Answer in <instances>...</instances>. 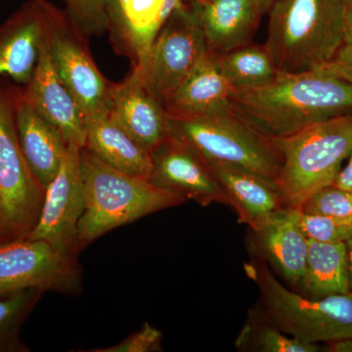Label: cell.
<instances>
[{
  "instance_id": "1",
  "label": "cell",
  "mask_w": 352,
  "mask_h": 352,
  "mask_svg": "<svg viewBox=\"0 0 352 352\" xmlns=\"http://www.w3.org/2000/svg\"><path fill=\"white\" fill-rule=\"evenodd\" d=\"M233 107L270 138L352 113V85L323 67L281 73L263 87L235 90Z\"/></svg>"
},
{
  "instance_id": "2",
  "label": "cell",
  "mask_w": 352,
  "mask_h": 352,
  "mask_svg": "<svg viewBox=\"0 0 352 352\" xmlns=\"http://www.w3.org/2000/svg\"><path fill=\"white\" fill-rule=\"evenodd\" d=\"M264 44L281 73L323 68L346 36L344 0H277Z\"/></svg>"
},
{
  "instance_id": "3",
  "label": "cell",
  "mask_w": 352,
  "mask_h": 352,
  "mask_svg": "<svg viewBox=\"0 0 352 352\" xmlns=\"http://www.w3.org/2000/svg\"><path fill=\"white\" fill-rule=\"evenodd\" d=\"M80 166L85 207L78 224L80 252L118 227L187 201L147 178L116 170L85 148L80 150Z\"/></svg>"
},
{
  "instance_id": "4",
  "label": "cell",
  "mask_w": 352,
  "mask_h": 352,
  "mask_svg": "<svg viewBox=\"0 0 352 352\" xmlns=\"http://www.w3.org/2000/svg\"><path fill=\"white\" fill-rule=\"evenodd\" d=\"M170 134L204 160L233 164L276 182L282 155L270 138L234 109L200 117L168 113Z\"/></svg>"
},
{
  "instance_id": "5",
  "label": "cell",
  "mask_w": 352,
  "mask_h": 352,
  "mask_svg": "<svg viewBox=\"0 0 352 352\" xmlns=\"http://www.w3.org/2000/svg\"><path fill=\"white\" fill-rule=\"evenodd\" d=\"M282 166L276 182L285 207L300 208L317 190L333 184L352 152V113L278 138Z\"/></svg>"
},
{
  "instance_id": "6",
  "label": "cell",
  "mask_w": 352,
  "mask_h": 352,
  "mask_svg": "<svg viewBox=\"0 0 352 352\" xmlns=\"http://www.w3.org/2000/svg\"><path fill=\"white\" fill-rule=\"evenodd\" d=\"M245 268L261 291L264 316L282 332L310 344L352 338V292L308 300L289 291L265 264Z\"/></svg>"
},
{
  "instance_id": "7",
  "label": "cell",
  "mask_w": 352,
  "mask_h": 352,
  "mask_svg": "<svg viewBox=\"0 0 352 352\" xmlns=\"http://www.w3.org/2000/svg\"><path fill=\"white\" fill-rule=\"evenodd\" d=\"M19 92L0 85V226L4 243L28 239L41 214L45 188L32 175L18 138Z\"/></svg>"
},
{
  "instance_id": "8",
  "label": "cell",
  "mask_w": 352,
  "mask_h": 352,
  "mask_svg": "<svg viewBox=\"0 0 352 352\" xmlns=\"http://www.w3.org/2000/svg\"><path fill=\"white\" fill-rule=\"evenodd\" d=\"M208 52L203 32L184 2L164 23L143 64L132 69L164 106Z\"/></svg>"
},
{
  "instance_id": "9",
  "label": "cell",
  "mask_w": 352,
  "mask_h": 352,
  "mask_svg": "<svg viewBox=\"0 0 352 352\" xmlns=\"http://www.w3.org/2000/svg\"><path fill=\"white\" fill-rule=\"evenodd\" d=\"M39 289L76 295L82 289L78 258L45 241L23 239L0 245V294Z\"/></svg>"
},
{
  "instance_id": "10",
  "label": "cell",
  "mask_w": 352,
  "mask_h": 352,
  "mask_svg": "<svg viewBox=\"0 0 352 352\" xmlns=\"http://www.w3.org/2000/svg\"><path fill=\"white\" fill-rule=\"evenodd\" d=\"M80 150V146L68 144L59 171L45 188L38 223L29 236L74 258L80 254L78 224L85 207Z\"/></svg>"
},
{
  "instance_id": "11",
  "label": "cell",
  "mask_w": 352,
  "mask_h": 352,
  "mask_svg": "<svg viewBox=\"0 0 352 352\" xmlns=\"http://www.w3.org/2000/svg\"><path fill=\"white\" fill-rule=\"evenodd\" d=\"M66 15L48 0H28L0 24V78L27 85Z\"/></svg>"
},
{
  "instance_id": "12",
  "label": "cell",
  "mask_w": 352,
  "mask_h": 352,
  "mask_svg": "<svg viewBox=\"0 0 352 352\" xmlns=\"http://www.w3.org/2000/svg\"><path fill=\"white\" fill-rule=\"evenodd\" d=\"M85 38L65 15L51 36L50 51L58 75L87 120L110 113L112 82L97 68Z\"/></svg>"
},
{
  "instance_id": "13",
  "label": "cell",
  "mask_w": 352,
  "mask_h": 352,
  "mask_svg": "<svg viewBox=\"0 0 352 352\" xmlns=\"http://www.w3.org/2000/svg\"><path fill=\"white\" fill-rule=\"evenodd\" d=\"M148 180L203 207L212 203L228 205L226 194L208 164L189 146L173 136L151 153Z\"/></svg>"
},
{
  "instance_id": "14",
  "label": "cell",
  "mask_w": 352,
  "mask_h": 352,
  "mask_svg": "<svg viewBox=\"0 0 352 352\" xmlns=\"http://www.w3.org/2000/svg\"><path fill=\"white\" fill-rule=\"evenodd\" d=\"M111 119L150 154L170 138L168 113L135 69L111 87Z\"/></svg>"
},
{
  "instance_id": "15",
  "label": "cell",
  "mask_w": 352,
  "mask_h": 352,
  "mask_svg": "<svg viewBox=\"0 0 352 352\" xmlns=\"http://www.w3.org/2000/svg\"><path fill=\"white\" fill-rule=\"evenodd\" d=\"M182 0H107L108 31L116 50L131 59L132 68L144 62L153 41Z\"/></svg>"
},
{
  "instance_id": "16",
  "label": "cell",
  "mask_w": 352,
  "mask_h": 352,
  "mask_svg": "<svg viewBox=\"0 0 352 352\" xmlns=\"http://www.w3.org/2000/svg\"><path fill=\"white\" fill-rule=\"evenodd\" d=\"M21 95L39 115L62 132L68 144L85 147V115L58 75L51 59L50 44L44 48L34 75Z\"/></svg>"
},
{
  "instance_id": "17",
  "label": "cell",
  "mask_w": 352,
  "mask_h": 352,
  "mask_svg": "<svg viewBox=\"0 0 352 352\" xmlns=\"http://www.w3.org/2000/svg\"><path fill=\"white\" fill-rule=\"evenodd\" d=\"M208 52H228L251 43L263 13L254 0H198L186 3Z\"/></svg>"
},
{
  "instance_id": "18",
  "label": "cell",
  "mask_w": 352,
  "mask_h": 352,
  "mask_svg": "<svg viewBox=\"0 0 352 352\" xmlns=\"http://www.w3.org/2000/svg\"><path fill=\"white\" fill-rule=\"evenodd\" d=\"M207 164L223 190L228 206L236 210L240 221L248 224L252 230L258 229L271 215L285 207L275 180L233 164Z\"/></svg>"
},
{
  "instance_id": "19",
  "label": "cell",
  "mask_w": 352,
  "mask_h": 352,
  "mask_svg": "<svg viewBox=\"0 0 352 352\" xmlns=\"http://www.w3.org/2000/svg\"><path fill=\"white\" fill-rule=\"evenodd\" d=\"M300 215V208L283 207L252 230L261 256L292 284L300 283L307 263L308 239Z\"/></svg>"
},
{
  "instance_id": "20",
  "label": "cell",
  "mask_w": 352,
  "mask_h": 352,
  "mask_svg": "<svg viewBox=\"0 0 352 352\" xmlns=\"http://www.w3.org/2000/svg\"><path fill=\"white\" fill-rule=\"evenodd\" d=\"M21 149L32 175L46 188L56 176L68 142L62 132L22 98L19 92L15 110Z\"/></svg>"
},
{
  "instance_id": "21",
  "label": "cell",
  "mask_w": 352,
  "mask_h": 352,
  "mask_svg": "<svg viewBox=\"0 0 352 352\" xmlns=\"http://www.w3.org/2000/svg\"><path fill=\"white\" fill-rule=\"evenodd\" d=\"M235 88L220 71L214 55L208 52L170 98L168 113L178 117H200L230 110Z\"/></svg>"
},
{
  "instance_id": "22",
  "label": "cell",
  "mask_w": 352,
  "mask_h": 352,
  "mask_svg": "<svg viewBox=\"0 0 352 352\" xmlns=\"http://www.w3.org/2000/svg\"><path fill=\"white\" fill-rule=\"evenodd\" d=\"M83 148L116 170L148 179L151 170V154L134 141L109 115L85 120Z\"/></svg>"
},
{
  "instance_id": "23",
  "label": "cell",
  "mask_w": 352,
  "mask_h": 352,
  "mask_svg": "<svg viewBox=\"0 0 352 352\" xmlns=\"http://www.w3.org/2000/svg\"><path fill=\"white\" fill-rule=\"evenodd\" d=\"M300 283L314 298L351 293L346 243L308 240L307 263Z\"/></svg>"
},
{
  "instance_id": "24",
  "label": "cell",
  "mask_w": 352,
  "mask_h": 352,
  "mask_svg": "<svg viewBox=\"0 0 352 352\" xmlns=\"http://www.w3.org/2000/svg\"><path fill=\"white\" fill-rule=\"evenodd\" d=\"M212 54L220 71L235 90L263 87L278 74L264 45L249 43L228 52Z\"/></svg>"
},
{
  "instance_id": "25",
  "label": "cell",
  "mask_w": 352,
  "mask_h": 352,
  "mask_svg": "<svg viewBox=\"0 0 352 352\" xmlns=\"http://www.w3.org/2000/svg\"><path fill=\"white\" fill-rule=\"evenodd\" d=\"M44 294L39 289H23L0 294V351H24L20 329Z\"/></svg>"
},
{
  "instance_id": "26",
  "label": "cell",
  "mask_w": 352,
  "mask_h": 352,
  "mask_svg": "<svg viewBox=\"0 0 352 352\" xmlns=\"http://www.w3.org/2000/svg\"><path fill=\"white\" fill-rule=\"evenodd\" d=\"M265 317V316H264ZM265 322L252 315L243 329L236 346L237 349H254L263 352H316L317 344L302 342L282 332L265 317Z\"/></svg>"
},
{
  "instance_id": "27",
  "label": "cell",
  "mask_w": 352,
  "mask_h": 352,
  "mask_svg": "<svg viewBox=\"0 0 352 352\" xmlns=\"http://www.w3.org/2000/svg\"><path fill=\"white\" fill-rule=\"evenodd\" d=\"M300 210L352 222V191L328 185L308 197Z\"/></svg>"
},
{
  "instance_id": "28",
  "label": "cell",
  "mask_w": 352,
  "mask_h": 352,
  "mask_svg": "<svg viewBox=\"0 0 352 352\" xmlns=\"http://www.w3.org/2000/svg\"><path fill=\"white\" fill-rule=\"evenodd\" d=\"M72 25L85 36L108 31L107 0H62Z\"/></svg>"
},
{
  "instance_id": "29",
  "label": "cell",
  "mask_w": 352,
  "mask_h": 352,
  "mask_svg": "<svg viewBox=\"0 0 352 352\" xmlns=\"http://www.w3.org/2000/svg\"><path fill=\"white\" fill-rule=\"evenodd\" d=\"M300 228L308 240L322 243H346L352 236V222L302 212Z\"/></svg>"
},
{
  "instance_id": "30",
  "label": "cell",
  "mask_w": 352,
  "mask_h": 352,
  "mask_svg": "<svg viewBox=\"0 0 352 352\" xmlns=\"http://www.w3.org/2000/svg\"><path fill=\"white\" fill-rule=\"evenodd\" d=\"M163 335L149 323H145L138 332L132 333L115 346L92 349L91 352H154L162 351Z\"/></svg>"
},
{
  "instance_id": "31",
  "label": "cell",
  "mask_w": 352,
  "mask_h": 352,
  "mask_svg": "<svg viewBox=\"0 0 352 352\" xmlns=\"http://www.w3.org/2000/svg\"><path fill=\"white\" fill-rule=\"evenodd\" d=\"M326 68L352 85V34H346L344 43L337 54L331 60Z\"/></svg>"
},
{
  "instance_id": "32",
  "label": "cell",
  "mask_w": 352,
  "mask_h": 352,
  "mask_svg": "<svg viewBox=\"0 0 352 352\" xmlns=\"http://www.w3.org/2000/svg\"><path fill=\"white\" fill-rule=\"evenodd\" d=\"M333 185L340 188L352 191V152L351 156L349 157V163L340 171Z\"/></svg>"
},
{
  "instance_id": "33",
  "label": "cell",
  "mask_w": 352,
  "mask_h": 352,
  "mask_svg": "<svg viewBox=\"0 0 352 352\" xmlns=\"http://www.w3.org/2000/svg\"><path fill=\"white\" fill-rule=\"evenodd\" d=\"M331 347L336 352H352V338L332 342Z\"/></svg>"
},
{
  "instance_id": "34",
  "label": "cell",
  "mask_w": 352,
  "mask_h": 352,
  "mask_svg": "<svg viewBox=\"0 0 352 352\" xmlns=\"http://www.w3.org/2000/svg\"><path fill=\"white\" fill-rule=\"evenodd\" d=\"M344 20L346 34H352V0H344Z\"/></svg>"
},
{
  "instance_id": "35",
  "label": "cell",
  "mask_w": 352,
  "mask_h": 352,
  "mask_svg": "<svg viewBox=\"0 0 352 352\" xmlns=\"http://www.w3.org/2000/svg\"><path fill=\"white\" fill-rule=\"evenodd\" d=\"M347 250V258H349V283L352 292V236L346 242Z\"/></svg>"
},
{
  "instance_id": "36",
  "label": "cell",
  "mask_w": 352,
  "mask_h": 352,
  "mask_svg": "<svg viewBox=\"0 0 352 352\" xmlns=\"http://www.w3.org/2000/svg\"><path fill=\"white\" fill-rule=\"evenodd\" d=\"M254 1L258 4L261 12L264 14L270 10L271 7H272L273 4H274L277 0H254Z\"/></svg>"
},
{
  "instance_id": "37",
  "label": "cell",
  "mask_w": 352,
  "mask_h": 352,
  "mask_svg": "<svg viewBox=\"0 0 352 352\" xmlns=\"http://www.w3.org/2000/svg\"><path fill=\"white\" fill-rule=\"evenodd\" d=\"M1 244H3V240H2L1 226H0V245Z\"/></svg>"
},
{
  "instance_id": "38",
  "label": "cell",
  "mask_w": 352,
  "mask_h": 352,
  "mask_svg": "<svg viewBox=\"0 0 352 352\" xmlns=\"http://www.w3.org/2000/svg\"><path fill=\"white\" fill-rule=\"evenodd\" d=\"M185 3H190V2L198 1V0H182Z\"/></svg>"
}]
</instances>
